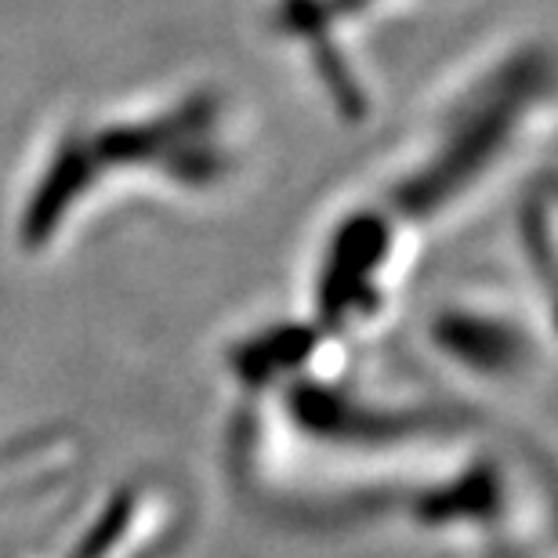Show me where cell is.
<instances>
[{
    "label": "cell",
    "mask_w": 558,
    "mask_h": 558,
    "mask_svg": "<svg viewBox=\"0 0 558 558\" xmlns=\"http://www.w3.org/2000/svg\"><path fill=\"white\" fill-rule=\"evenodd\" d=\"M240 145L229 98L218 87H185L160 102L73 117L44 145L15 207V240L37 254L109 189L160 185L207 196L236 178Z\"/></svg>",
    "instance_id": "obj_1"
},
{
    "label": "cell",
    "mask_w": 558,
    "mask_h": 558,
    "mask_svg": "<svg viewBox=\"0 0 558 558\" xmlns=\"http://www.w3.org/2000/svg\"><path fill=\"white\" fill-rule=\"evenodd\" d=\"M551 62L537 44L505 51L432 120L407 163L349 210L381 232L396 254L450 210L468 204L505 167L533 120L548 109Z\"/></svg>",
    "instance_id": "obj_2"
},
{
    "label": "cell",
    "mask_w": 558,
    "mask_h": 558,
    "mask_svg": "<svg viewBox=\"0 0 558 558\" xmlns=\"http://www.w3.org/2000/svg\"><path fill=\"white\" fill-rule=\"evenodd\" d=\"M374 8H381V0H276L269 26L276 37H283L294 48L298 44L305 48V62L330 87L333 102H341L344 109H360L363 84L344 59L338 37L349 22L366 19Z\"/></svg>",
    "instance_id": "obj_3"
},
{
    "label": "cell",
    "mask_w": 558,
    "mask_h": 558,
    "mask_svg": "<svg viewBox=\"0 0 558 558\" xmlns=\"http://www.w3.org/2000/svg\"><path fill=\"white\" fill-rule=\"evenodd\" d=\"M432 341L435 349L450 355L453 363H461L464 371L489 374V377L519 374L533 349V341L515 319L472 305H453L446 312H435Z\"/></svg>",
    "instance_id": "obj_4"
}]
</instances>
